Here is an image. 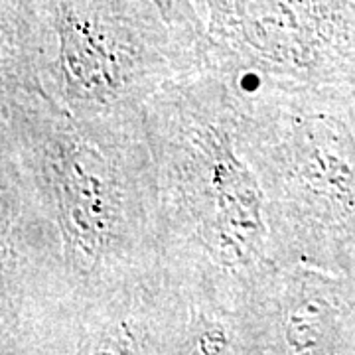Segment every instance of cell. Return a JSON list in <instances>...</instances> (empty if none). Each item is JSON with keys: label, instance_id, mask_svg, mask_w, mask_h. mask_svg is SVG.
<instances>
[{"label": "cell", "instance_id": "cell-1", "mask_svg": "<svg viewBox=\"0 0 355 355\" xmlns=\"http://www.w3.org/2000/svg\"><path fill=\"white\" fill-rule=\"evenodd\" d=\"M0 354H73L168 275L150 142L139 121H79L0 83Z\"/></svg>", "mask_w": 355, "mask_h": 355}, {"label": "cell", "instance_id": "cell-2", "mask_svg": "<svg viewBox=\"0 0 355 355\" xmlns=\"http://www.w3.org/2000/svg\"><path fill=\"white\" fill-rule=\"evenodd\" d=\"M168 275L237 308L272 263L265 191L239 137V76L203 58L144 105Z\"/></svg>", "mask_w": 355, "mask_h": 355}, {"label": "cell", "instance_id": "cell-3", "mask_svg": "<svg viewBox=\"0 0 355 355\" xmlns=\"http://www.w3.org/2000/svg\"><path fill=\"white\" fill-rule=\"evenodd\" d=\"M203 50L153 0H0V83L34 89L79 121H139Z\"/></svg>", "mask_w": 355, "mask_h": 355}, {"label": "cell", "instance_id": "cell-4", "mask_svg": "<svg viewBox=\"0 0 355 355\" xmlns=\"http://www.w3.org/2000/svg\"><path fill=\"white\" fill-rule=\"evenodd\" d=\"M354 91L239 76V137L279 265L355 270Z\"/></svg>", "mask_w": 355, "mask_h": 355}, {"label": "cell", "instance_id": "cell-5", "mask_svg": "<svg viewBox=\"0 0 355 355\" xmlns=\"http://www.w3.org/2000/svg\"><path fill=\"white\" fill-rule=\"evenodd\" d=\"M203 58L239 76L355 89L349 0H202Z\"/></svg>", "mask_w": 355, "mask_h": 355}, {"label": "cell", "instance_id": "cell-6", "mask_svg": "<svg viewBox=\"0 0 355 355\" xmlns=\"http://www.w3.org/2000/svg\"><path fill=\"white\" fill-rule=\"evenodd\" d=\"M247 355L355 352V279L306 265H272L237 304Z\"/></svg>", "mask_w": 355, "mask_h": 355}, {"label": "cell", "instance_id": "cell-7", "mask_svg": "<svg viewBox=\"0 0 355 355\" xmlns=\"http://www.w3.org/2000/svg\"><path fill=\"white\" fill-rule=\"evenodd\" d=\"M164 20L180 36L205 48V22L198 16L191 0H153Z\"/></svg>", "mask_w": 355, "mask_h": 355}]
</instances>
